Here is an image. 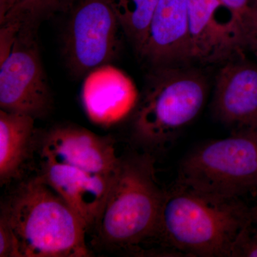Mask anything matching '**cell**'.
I'll use <instances>...</instances> for the list:
<instances>
[{
  "label": "cell",
  "mask_w": 257,
  "mask_h": 257,
  "mask_svg": "<svg viewBox=\"0 0 257 257\" xmlns=\"http://www.w3.org/2000/svg\"><path fill=\"white\" fill-rule=\"evenodd\" d=\"M243 200L202 195L176 183L165 192L156 236L192 256L232 257L251 220Z\"/></svg>",
  "instance_id": "6da1fadb"
},
{
  "label": "cell",
  "mask_w": 257,
  "mask_h": 257,
  "mask_svg": "<svg viewBox=\"0 0 257 257\" xmlns=\"http://www.w3.org/2000/svg\"><path fill=\"white\" fill-rule=\"evenodd\" d=\"M248 226L236 243L232 257H257V234Z\"/></svg>",
  "instance_id": "ac0fdd59"
},
{
  "label": "cell",
  "mask_w": 257,
  "mask_h": 257,
  "mask_svg": "<svg viewBox=\"0 0 257 257\" xmlns=\"http://www.w3.org/2000/svg\"><path fill=\"white\" fill-rule=\"evenodd\" d=\"M13 0H0V18H3Z\"/></svg>",
  "instance_id": "603a6c76"
},
{
  "label": "cell",
  "mask_w": 257,
  "mask_h": 257,
  "mask_svg": "<svg viewBox=\"0 0 257 257\" xmlns=\"http://www.w3.org/2000/svg\"><path fill=\"white\" fill-rule=\"evenodd\" d=\"M243 23L246 35L257 37V6H250L243 16Z\"/></svg>",
  "instance_id": "ffe728a7"
},
{
  "label": "cell",
  "mask_w": 257,
  "mask_h": 257,
  "mask_svg": "<svg viewBox=\"0 0 257 257\" xmlns=\"http://www.w3.org/2000/svg\"><path fill=\"white\" fill-rule=\"evenodd\" d=\"M74 3L75 0H13L0 25L37 29L43 20L69 11Z\"/></svg>",
  "instance_id": "2e32d148"
},
{
  "label": "cell",
  "mask_w": 257,
  "mask_h": 257,
  "mask_svg": "<svg viewBox=\"0 0 257 257\" xmlns=\"http://www.w3.org/2000/svg\"><path fill=\"white\" fill-rule=\"evenodd\" d=\"M0 26V107L42 119L52 109V96L40 57L37 29Z\"/></svg>",
  "instance_id": "8992f818"
},
{
  "label": "cell",
  "mask_w": 257,
  "mask_h": 257,
  "mask_svg": "<svg viewBox=\"0 0 257 257\" xmlns=\"http://www.w3.org/2000/svg\"><path fill=\"white\" fill-rule=\"evenodd\" d=\"M119 20L126 38L140 56L159 0H105Z\"/></svg>",
  "instance_id": "9a60e30c"
},
{
  "label": "cell",
  "mask_w": 257,
  "mask_h": 257,
  "mask_svg": "<svg viewBox=\"0 0 257 257\" xmlns=\"http://www.w3.org/2000/svg\"><path fill=\"white\" fill-rule=\"evenodd\" d=\"M116 174L99 175L71 166L42 162L40 175L89 228L99 219Z\"/></svg>",
  "instance_id": "4fadbf2b"
},
{
  "label": "cell",
  "mask_w": 257,
  "mask_h": 257,
  "mask_svg": "<svg viewBox=\"0 0 257 257\" xmlns=\"http://www.w3.org/2000/svg\"><path fill=\"white\" fill-rule=\"evenodd\" d=\"M219 1L242 21L245 13L251 5V0H219Z\"/></svg>",
  "instance_id": "d6986e66"
},
{
  "label": "cell",
  "mask_w": 257,
  "mask_h": 257,
  "mask_svg": "<svg viewBox=\"0 0 257 257\" xmlns=\"http://www.w3.org/2000/svg\"><path fill=\"white\" fill-rule=\"evenodd\" d=\"M248 227L251 231L257 234V204L251 207V220Z\"/></svg>",
  "instance_id": "7402d4cb"
},
{
  "label": "cell",
  "mask_w": 257,
  "mask_h": 257,
  "mask_svg": "<svg viewBox=\"0 0 257 257\" xmlns=\"http://www.w3.org/2000/svg\"><path fill=\"white\" fill-rule=\"evenodd\" d=\"M70 10L62 50L69 70L82 77L110 64L119 55L126 36L105 0H79Z\"/></svg>",
  "instance_id": "52a82bcc"
},
{
  "label": "cell",
  "mask_w": 257,
  "mask_h": 257,
  "mask_svg": "<svg viewBox=\"0 0 257 257\" xmlns=\"http://www.w3.org/2000/svg\"><path fill=\"white\" fill-rule=\"evenodd\" d=\"M139 57L152 68L193 60L187 0H159Z\"/></svg>",
  "instance_id": "8fae6325"
},
{
  "label": "cell",
  "mask_w": 257,
  "mask_h": 257,
  "mask_svg": "<svg viewBox=\"0 0 257 257\" xmlns=\"http://www.w3.org/2000/svg\"><path fill=\"white\" fill-rule=\"evenodd\" d=\"M35 118L0 110V183L20 176L35 144Z\"/></svg>",
  "instance_id": "5bb4252c"
},
{
  "label": "cell",
  "mask_w": 257,
  "mask_h": 257,
  "mask_svg": "<svg viewBox=\"0 0 257 257\" xmlns=\"http://www.w3.org/2000/svg\"><path fill=\"white\" fill-rule=\"evenodd\" d=\"M187 1L193 60L216 63L243 53L247 35L242 20L219 0Z\"/></svg>",
  "instance_id": "ba28073f"
},
{
  "label": "cell",
  "mask_w": 257,
  "mask_h": 257,
  "mask_svg": "<svg viewBox=\"0 0 257 257\" xmlns=\"http://www.w3.org/2000/svg\"><path fill=\"white\" fill-rule=\"evenodd\" d=\"M251 5L257 6V0H251Z\"/></svg>",
  "instance_id": "cb8c5ba5"
},
{
  "label": "cell",
  "mask_w": 257,
  "mask_h": 257,
  "mask_svg": "<svg viewBox=\"0 0 257 257\" xmlns=\"http://www.w3.org/2000/svg\"><path fill=\"white\" fill-rule=\"evenodd\" d=\"M40 155L42 162L104 175H116L121 160L110 138L74 125L56 126L45 133L40 140Z\"/></svg>",
  "instance_id": "9c48e42d"
},
{
  "label": "cell",
  "mask_w": 257,
  "mask_h": 257,
  "mask_svg": "<svg viewBox=\"0 0 257 257\" xmlns=\"http://www.w3.org/2000/svg\"><path fill=\"white\" fill-rule=\"evenodd\" d=\"M134 110V138L148 151L165 148L197 117L207 100V79L181 65L152 68Z\"/></svg>",
  "instance_id": "277c9868"
},
{
  "label": "cell",
  "mask_w": 257,
  "mask_h": 257,
  "mask_svg": "<svg viewBox=\"0 0 257 257\" xmlns=\"http://www.w3.org/2000/svg\"><path fill=\"white\" fill-rule=\"evenodd\" d=\"M0 257H19L18 241L3 214H0Z\"/></svg>",
  "instance_id": "e0dca14e"
},
{
  "label": "cell",
  "mask_w": 257,
  "mask_h": 257,
  "mask_svg": "<svg viewBox=\"0 0 257 257\" xmlns=\"http://www.w3.org/2000/svg\"><path fill=\"white\" fill-rule=\"evenodd\" d=\"M246 48L249 49L251 53L254 55L257 61V37L253 35H247L246 37Z\"/></svg>",
  "instance_id": "44dd1931"
},
{
  "label": "cell",
  "mask_w": 257,
  "mask_h": 257,
  "mask_svg": "<svg viewBox=\"0 0 257 257\" xmlns=\"http://www.w3.org/2000/svg\"><path fill=\"white\" fill-rule=\"evenodd\" d=\"M165 191L149 152L121 157L119 170L95 224L96 239L110 249H133L156 236Z\"/></svg>",
  "instance_id": "3957f363"
},
{
  "label": "cell",
  "mask_w": 257,
  "mask_h": 257,
  "mask_svg": "<svg viewBox=\"0 0 257 257\" xmlns=\"http://www.w3.org/2000/svg\"><path fill=\"white\" fill-rule=\"evenodd\" d=\"M139 98L133 81L111 64L98 67L85 76L82 105L94 124L109 126L119 122L135 110Z\"/></svg>",
  "instance_id": "7c38bea8"
},
{
  "label": "cell",
  "mask_w": 257,
  "mask_h": 257,
  "mask_svg": "<svg viewBox=\"0 0 257 257\" xmlns=\"http://www.w3.org/2000/svg\"><path fill=\"white\" fill-rule=\"evenodd\" d=\"M176 183L219 200L257 196L255 130L234 132L194 147L182 159Z\"/></svg>",
  "instance_id": "5b68a950"
},
{
  "label": "cell",
  "mask_w": 257,
  "mask_h": 257,
  "mask_svg": "<svg viewBox=\"0 0 257 257\" xmlns=\"http://www.w3.org/2000/svg\"><path fill=\"white\" fill-rule=\"evenodd\" d=\"M255 133H256V143H257V130H255Z\"/></svg>",
  "instance_id": "d4e9b609"
},
{
  "label": "cell",
  "mask_w": 257,
  "mask_h": 257,
  "mask_svg": "<svg viewBox=\"0 0 257 257\" xmlns=\"http://www.w3.org/2000/svg\"><path fill=\"white\" fill-rule=\"evenodd\" d=\"M18 241L19 257H88V227L38 175L20 184L3 204Z\"/></svg>",
  "instance_id": "7a4b0ae2"
},
{
  "label": "cell",
  "mask_w": 257,
  "mask_h": 257,
  "mask_svg": "<svg viewBox=\"0 0 257 257\" xmlns=\"http://www.w3.org/2000/svg\"><path fill=\"white\" fill-rule=\"evenodd\" d=\"M212 110L234 132L257 130V64L227 61L216 75Z\"/></svg>",
  "instance_id": "30bf717a"
}]
</instances>
